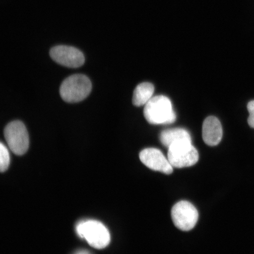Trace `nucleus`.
I'll use <instances>...</instances> for the list:
<instances>
[{
	"mask_svg": "<svg viewBox=\"0 0 254 254\" xmlns=\"http://www.w3.org/2000/svg\"><path fill=\"white\" fill-rule=\"evenodd\" d=\"M160 138L162 144L168 148L174 143L192 141L188 131L179 128L164 130L161 133Z\"/></svg>",
	"mask_w": 254,
	"mask_h": 254,
	"instance_id": "obj_10",
	"label": "nucleus"
},
{
	"mask_svg": "<svg viewBox=\"0 0 254 254\" xmlns=\"http://www.w3.org/2000/svg\"><path fill=\"white\" fill-rule=\"evenodd\" d=\"M167 158L174 168L189 167L195 165L199 160L197 150L191 141H180L170 146Z\"/></svg>",
	"mask_w": 254,
	"mask_h": 254,
	"instance_id": "obj_4",
	"label": "nucleus"
},
{
	"mask_svg": "<svg viewBox=\"0 0 254 254\" xmlns=\"http://www.w3.org/2000/svg\"><path fill=\"white\" fill-rule=\"evenodd\" d=\"M247 109L250 114L248 119V123L252 128H254V100L251 101L248 104Z\"/></svg>",
	"mask_w": 254,
	"mask_h": 254,
	"instance_id": "obj_13",
	"label": "nucleus"
},
{
	"mask_svg": "<svg viewBox=\"0 0 254 254\" xmlns=\"http://www.w3.org/2000/svg\"><path fill=\"white\" fill-rule=\"evenodd\" d=\"M202 135L206 145L216 146L221 141L222 128L221 122L217 117L209 116L203 123Z\"/></svg>",
	"mask_w": 254,
	"mask_h": 254,
	"instance_id": "obj_9",
	"label": "nucleus"
},
{
	"mask_svg": "<svg viewBox=\"0 0 254 254\" xmlns=\"http://www.w3.org/2000/svg\"><path fill=\"white\" fill-rule=\"evenodd\" d=\"M10 163V157L7 147L0 142V173H4L8 170Z\"/></svg>",
	"mask_w": 254,
	"mask_h": 254,
	"instance_id": "obj_12",
	"label": "nucleus"
},
{
	"mask_svg": "<svg viewBox=\"0 0 254 254\" xmlns=\"http://www.w3.org/2000/svg\"><path fill=\"white\" fill-rule=\"evenodd\" d=\"M50 55L54 61L69 68H78L84 64L85 57L81 51L75 47L58 46L51 49Z\"/></svg>",
	"mask_w": 254,
	"mask_h": 254,
	"instance_id": "obj_7",
	"label": "nucleus"
},
{
	"mask_svg": "<svg viewBox=\"0 0 254 254\" xmlns=\"http://www.w3.org/2000/svg\"><path fill=\"white\" fill-rule=\"evenodd\" d=\"M144 115L145 120L153 125H170L177 119L171 100L164 95L152 97L145 105Z\"/></svg>",
	"mask_w": 254,
	"mask_h": 254,
	"instance_id": "obj_1",
	"label": "nucleus"
},
{
	"mask_svg": "<svg viewBox=\"0 0 254 254\" xmlns=\"http://www.w3.org/2000/svg\"><path fill=\"white\" fill-rule=\"evenodd\" d=\"M154 92L153 84L150 82H142L135 88L133 93L132 103L136 107H141L151 100Z\"/></svg>",
	"mask_w": 254,
	"mask_h": 254,
	"instance_id": "obj_11",
	"label": "nucleus"
},
{
	"mask_svg": "<svg viewBox=\"0 0 254 254\" xmlns=\"http://www.w3.org/2000/svg\"><path fill=\"white\" fill-rule=\"evenodd\" d=\"M77 234L94 249L101 250L109 245V231L101 222L95 220L79 222L76 227Z\"/></svg>",
	"mask_w": 254,
	"mask_h": 254,
	"instance_id": "obj_3",
	"label": "nucleus"
},
{
	"mask_svg": "<svg viewBox=\"0 0 254 254\" xmlns=\"http://www.w3.org/2000/svg\"><path fill=\"white\" fill-rule=\"evenodd\" d=\"M4 136L10 150L17 155H24L29 147L26 127L20 121L9 123L4 129Z\"/></svg>",
	"mask_w": 254,
	"mask_h": 254,
	"instance_id": "obj_5",
	"label": "nucleus"
},
{
	"mask_svg": "<svg viewBox=\"0 0 254 254\" xmlns=\"http://www.w3.org/2000/svg\"><path fill=\"white\" fill-rule=\"evenodd\" d=\"M198 217L197 209L189 201L177 202L171 209V218L175 226L182 231L193 229L197 223Z\"/></svg>",
	"mask_w": 254,
	"mask_h": 254,
	"instance_id": "obj_6",
	"label": "nucleus"
},
{
	"mask_svg": "<svg viewBox=\"0 0 254 254\" xmlns=\"http://www.w3.org/2000/svg\"><path fill=\"white\" fill-rule=\"evenodd\" d=\"M91 90V82L86 75L75 74L69 76L63 82L60 93L65 102L75 103L85 99Z\"/></svg>",
	"mask_w": 254,
	"mask_h": 254,
	"instance_id": "obj_2",
	"label": "nucleus"
},
{
	"mask_svg": "<svg viewBox=\"0 0 254 254\" xmlns=\"http://www.w3.org/2000/svg\"><path fill=\"white\" fill-rule=\"evenodd\" d=\"M139 159L146 167L152 170L166 174H171L173 172V167L168 158L157 148L144 149L139 153Z\"/></svg>",
	"mask_w": 254,
	"mask_h": 254,
	"instance_id": "obj_8",
	"label": "nucleus"
},
{
	"mask_svg": "<svg viewBox=\"0 0 254 254\" xmlns=\"http://www.w3.org/2000/svg\"><path fill=\"white\" fill-rule=\"evenodd\" d=\"M75 254H90V253L87 252V251H79V252L76 253Z\"/></svg>",
	"mask_w": 254,
	"mask_h": 254,
	"instance_id": "obj_14",
	"label": "nucleus"
}]
</instances>
